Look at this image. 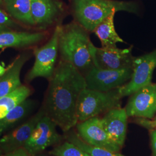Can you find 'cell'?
Masks as SVG:
<instances>
[{
	"mask_svg": "<svg viewBox=\"0 0 156 156\" xmlns=\"http://www.w3.org/2000/svg\"><path fill=\"white\" fill-rule=\"evenodd\" d=\"M48 81L42 108L56 126L66 133L78 124V98L86 88L85 79L72 64L59 60Z\"/></svg>",
	"mask_w": 156,
	"mask_h": 156,
	"instance_id": "6da1fadb",
	"label": "cell"
},
{
	"mask_svg": "<svg viewBox=\"0 0 156 156\" xmlns=\"http://www.w3.org/2000/svg\"><path fill=\"white\" fill-rule=\"evenodd\" d=\"M90 35L87 30L73 20L60 26V60L72 64L83 76L94 67L90 52Z\"/></svg>",
	"mask_w": 156,
	"mask_h": 156,
	"instance_id": "7a4b0ae2",
	"label": "cell"
},
{
	"mask_svg": "<svg viewBox=\"0 0 156 156\" xmlns=\"http://www.w3.org/2000/svg\"><path fill=\"white\" fill-rule=\"evenodd\" d=\"M69 14L90 33L113 12L124 11L138 15L140 6L135 1L69 0Z\"/></svg>",
	"mask_w": 156,
	"mask_h": 156,
	"instance_id": "3957f363",
	"label": "cell"
},
{
	"mask_svg": "<svg viewBox=\"0 0 156 156\" xmlns=\"http://www.w3.org/2000/svg\"><path fill=\"white\" fill-rule=\"evenodd\" d=\"M122 100L119 89L106 92L84 89L78 98V122L104 115L111 109L121 107Z\"/></svg>",
	"mask_w": 156,
	"mask_h": 156,
	"instance_id": "277c9868",
	"label": "cell"
},
{
	"mask_svg": "<svg viewBox=\"0 0 156 156\" xmlns=\"http://www.w3.org/2000/svg\"><path fill=\"white\" fill-rule=\"evenodd\" d=\"M60 26L53 31L50 38L44 45L35 48L34 50L35 61L33 66L26 76V80L31 82L38 78L48 80L55 73L58 54V37Z\"/></svg>",
	"mask_w": 156,
	"mask_h": 156,
	"instance_id": "5b68a950",
	"label": "cell"
},
{
	"mask_svg": "<svg viewBox=\"0 0 156 156\" xmlns=\"http://www.w3.org/2000/svg\"><path fill=\"white\" fill-rule=\"evenodd\" d=\"M31 11L35 28L45 31L62 24L69 14L68 6L62 0H31Z\"/></svg>",
	"mask_w": 156,
	"mask_h": 156,
	"instance_id": "8992f818",
	"label": "cell"
},
{
	"mask_svg": "<svg viewBox=\"0 0 156 156\" xmlns=\"http://www.w3.org/2000/svg\"><path fill=\"white\" fill-rule=\"evenodd\" d=\"M57 126L44 112L26 142L24 148L32 156H37L48 147L60 144L63 136Z\"/></svg>",
	"mask_w": 156,
	"mask_h": 156,
	"instance_id": "52a82bcc",
	"label": "cell"
},
{
	"mask_svg": "<svg viewBox=\"0 0 156 156\" xmlns=\"http://www.w3.org/2000/svg\"><path fill=\"white\" fill-rule=\"evenodd\" d=\"M133 45L127 48H97L91 42L90 52L94 67L104 69H120L132 68L134 56Z\"/></svg>",
	"mask_w": 156,
	"mask_h": 156,
	"instance_id": "ba28073f",
	"label": "cell"
},
{
	"mask_svg": "<svg viewBox=\"0 0 156 156\" xmlns=\"http://www.w3.org/2000/svg\"><path fill=\"white\" fill-rule=\"evenodd\" d=\"M156 68V49L142 56L134 57L131 78L127 83L119 88L123 98L151 83Z\"/></svg>",
	"mask_w": 156,
	"mask_h": 156,
	"instance_id": "9c48e42d",
	"label": "cell"
},
{
	"mask_svg": "<svg viewBox=\"0 0 156 156\" xmlns=\"http://www.w3.org/2000/svg\"><path fill=\"white\" fill-rule=\"evenodd\" d=\"M132 68L104 69L94 67L84 76L86 88L100 91L119 89L131 78Z\"/></svg>",
	"mask_w": 156,
	"mask_h": 156,
	"instance_id": "30bf717a",
	"label": "cell"
},
{
	"mask_svg": "<svg viewBox=\"0 0 156 156\" xmlns=\"http://www.w3.org/2000/svg\"><path fill=\"white\" fill-rule=\"evenodd\" d=\"M128 117L153 119L156 115V83H151L129 95L124 107Z\"/></svg>",
	"mask_w": 156,
	"mask_h": 156,
	"instance_id": "8fae6325",
	"label": "cell"
},
{
	"mask_svg": "<svg viewBox=\"0 0 156 156\" xmlns=\"http://www.w3.org/2000/svg\"><path fill=\"white\" fill-rule=\"evenodd\" d=\"M75 127L79 137L90 146L115 152H119L122 149L109 137L102 125L101 117H92L78 122Z\"/></svg>",
	"mask_w": 156,
	"mask_h": 156,
	"instance_id": "7c38bea8",
	"label": "cell"
},
{
	"mask_svg": "<svg viewBox=\"0 0 156 156\" xmlns=\"http://www.w3.org/2000/svg\"><path fill=\"white\" fill-rule=\"evenodd\" d=\"M44 112L42 108L37 114L29 119L27 122L3 136L0 139L1 153L4 154L23 147Z\"/></svg>",
	"mask_w": 156,
	"mask_h": 156,
	"instance_id": "4fadbf2b",
	"label": "cell"
},
{
	"mask_svg": "<svg viewBox=\"0 0 156 156\" xmlns=\"http://www.w3.org/2000/svg\"><path fill=\"white\" fill-rule=\"evenodd\" d=\"M128 116L124 108L111 109L101 117L102 125L112 141L122 148L124 144Z\"/></svg>",
	"mask_w": 156,
	"mask_h": 156,
	"instance_id": "5bb4252c",
	"label": "cell"
},
{
	"mask_svg": "<svg viewBox=\"0 0 156 156\" xmlns=\"http://www.w3.org/2000/svg\"><path fill=\"white\" fill-rule=\"evenodd\" d=\"M51 33H50V31H45L28 32L15 30L1 33L0 49L6 48H24L34 46L48 40Z\"/></svg>",
	"mask_w": 156,
	"mask_h": 156,
	"instance_id": "9a60e30c",
	"label": "cell"
},
{
	"mask_svg": "<svg viewBox=\"0 0 156 156\" xmlns=\"http://www.w3.org/2000/svg\"><path fill=\"white\" fill-rule=\"evenodd\" d=\"M28 52L22 53L17 57L5 73L0 76V98L9 94L20 87V73L25 63L28 61Z\"/></svg>",
	"mask_w": 156,
	"mask_h": 156,
	"instance_id": "2e32d148",
	"label": "cell"
},
{
	"mask_svg": "<svg viewBox=\"0 0 156 156\" xmlns=\"http://www.w3.org/2000/svg\"><path fill=\"white\" fill-rule=\"evenodd\" d=\"M31 0H3L2 6L16 22L27 27L35 28L31 16Z\"/></svg>",
	"mask_w": 156,
	"mask_h": 156,
	"instance_id": "e0dca14e",
	"label": "cell"
},
{
	"mask_svg": "<svg viewBox=\"0 0 156 156\" xmlns=\"http://www.w3.org/2000/svg\"><path fill=\"white\" fill-rule=\"evenodd\" d=\"M116 12H113L95 28L93 33L98 38L101 47L116 48L119 42L126 43L117 34L114 23V18Z\"/></svg>",
	"mask_w": 156,
	"mask_h": 156,
	"instance_id": "ac0fdd59",
	"label": "cell"
},
{
	"mask_svg": "<svg viewBox=\"0 0 156 156\" xmlns=\"http://www.w3.org/2000/svg\"><path fill=\"white\" fill-rule=\"evenodd\" d=\"M31 94V89L27 86L22 84L9 94L0 98V119L5 117L24 101L28 99Z\"/></svg>",
	"mask_w": 156,
	"mask_h": 156,
	"instance_id": "d6986e66",
	"label": "cell"
},
{
	"mask_svg": "<svg viewBox=\"0 0 156 156\" xmlns=\"http://www.w3.org/2000/svg\"><path fill=\"white\" fill-rule=\"evenodd\" d=\"M33 106V102L27 99L0 119V135L26 117Z\"/></svg>",
	"mask_w": 156,
	"mask_h": 156,
	"instance_id": "ffe728a7",
	"label": "cell"
},
{
	"mask_svg": "<svg viewBox=\"0 0 156 156\" xmlns=\"http://www.w3.org/2000/svg\"><path fill=\"white\" fill-rule=\"evenodd\" d=\"M67 140L77 146L83 151L87 152L92 156H125L119 152L107 151L100 148L90 146L82 140L78 135L76 131L69 130L66 133Z\"/></svg>",
	"mask_w": 156,
	"mask_h": 156,
	"instance_id": "44dd1931",
	"label": "cell"
},
{
	"mask_svg": "<svg viewBox=\"0 0 156 156\" xmlns=\"http://www.w3.org/2000/svg\"><path fill=\"white\" fill-rule=\"evenodd\" d=\"M49 154L53 156H92L68 140L56 145Z\"/></svg>",
	"mask_w": 156,
	"mask_h": 156,
	"instance_id": "7402d4cb",
	"label": "cell"
},
{
	"mask_svg": "<svg viewBox=\"0 0 156 156\" xmlns=\"http://www.w3.org/2000/svg\"><path fill=\"white\" fill-rule=\"evenodd\" d=\"M0 26L8 27L12 29L16 28L19 26V23L13 19L6 12L2 6L0 5Z\"/></svg>",
	"mask_w": 156,
	"mask_h": 156,
	"instance_id": "603a6c76",
	"label": "cell"
},
{
	"mask_svg": "<svg viewBox=\"0 0 156 156\" xmlns=\"http://www.w3.org/2000/svg\"><path fill=\"white\" fill-rule=\"evenodd\" d=\"M135 123L147 129L156 128V116L153 119H146L143 118H135Z\"/></svg>",
	"mask_w": 156,
	"mask_h": 156,
	"instance_id": "cb8c5ba5",
	"label": "cell"
},
{
	"mask_svg": "<svg viewBox=\"0 0 156 156\" xmlns=\"http://www.w3.org/2000/svg\"><path fill=\"white\" fill-rule=\"evenodd\" d=\"M150 137L152 156H156V128L150 130Z\"/></svg>",
	"mask_w": 156,
	"mask_h": 156,
	"instance_id": "d4e9b609",
	"label": "cell"
},
{
	"mask_svg": "<svg viewBox=\"0 0 156 156\" xmlns=\"http://www.w3.org/2000/svg\"><path fill=\"white\" fill-rule=\"evenodd\" d=\"M2 156H32L28 153L24 147L18 149L16 151H13L10 153L3 154Z\"/></svg>",
	"mask_w": 156,
	"mask_h": 156,
	"instance_id": "484cf974",
	"label": "cell"
},
{
	"mask_svg": "<svg viewBox=\"0 0 156 156\" xmlns=\"http://www.w3.org/2000/svg\"><path fill=\"white\" fill-rule=\"evenodd\" d=\"M11 30H14L10 28V27H8L0 26V33H3V32H5V31H11Z\"/></svg>",
	"mask_w": 156,
	"mask_h": 156,
	"instance_id": "4316f807",
	"label": "cell"
},
{
	"mask_svg": "<svg viewBox=\"0 0 156 156\" xmlns=\"http://www.w3.org/2000/svg\"><path fill=\"white\" fill-rule=\"evenodd\" d=\"M6 68L5 66L2 64H1L0 63V76H2L4 73H5Z\"/></svg>",
	"mask_w": 156,
	"mask_h": 156,
	"instance_id": "83f0119b",
	"label": "cell"
},
{
	"mask_svg": "<svg viewBox=\"0 0 156 156\" xmlns=\"http://www.w3.org/2000/svg\"><path fill=\"white\" fill-rule=\"evenodd\" d=\"M2 1L3 0H0V5L2 6Z\"/></svg>",
	"mask_w": 156,
	"mask_h": 156,
	"instance_id": "f1b7e54d",
	"label": "cell"
},
{
	"mask_svg": "<svg viewBox=\"0 0 156 156\" xmlns=\"http://www.w3.org/2000/svg\"><path fill=\"white\" fill-rule=\"evenodd\" d=\"M0 156H2V153H1V151H0Z\"/></svg>",
	"mask_w": 156,
	"mask_h": 156,
	"instance_id": "f546056e",
	"label": "cell"
}]
</instances>
